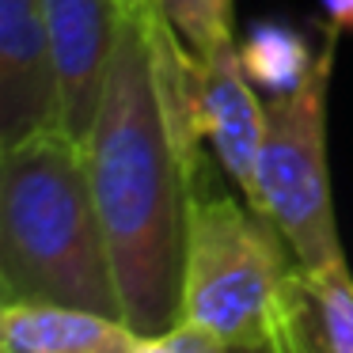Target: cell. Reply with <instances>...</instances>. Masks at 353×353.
Segmentation results:
<instances>
[{"instance_id":"obj_1","label":"cell","mask_w":353,"mask_h":353,"mask_svg":"<svg viewBox=\"0 0 353 353\" xmlns=\"http://www.w3.org/2000/svg\"><path fill=\"white\" fill-rule=\"evenodd\" d=\"M152 8L125 12L103 107L84 145L122 319L141 338L183 319L190 198L201 186V156L186 148L163 103Z\"/></svg>"},{"instance_id":"obj_2","label":"cell","mask_w":353,"mask_h":353,"mask_svg":"<svg viewBox=\"0 0 353 353\" xmlns=\"http://www.w3.org/2000/svg\"><path fill=\"white\" fill-rule=\"evenodd\" d=\"M0 304H69L122 319L88 156L65 130L0 152Z\"/></svg>"},{"instance_id":"obj_3","label":"cell","mask_w":353,"mask_h":353,"mask_svg":"<svg viewBox=\"0 0 353 353\" xmlns=\"http://www.w3.org/2000/svg\"><path fill=\"white\" fill-rule=\"evenodd\" d=\"M292 270L296 254L266 213L216 186L194 190L183 319L205 327L228 353H262Z\"/></svg>"},{"instance_id":"obj_4","label":"cell","mask_w":353,"mask_h":353,"mask_svg":"<svg viewBox=\"0 0 353 353\" xmlns=\"http://www.w3.org/2000/svg\"><path fill=\"white\" fill-rule=\"evenodd\" d=\"M338 39L342 31L327 27L307 77L292 92L266 103V133L247 198L277 224L304 270L345 262L327 171V92L334 77Z\"/></svg>"},{"instance_id":"obj_5","label":"cell","mask_w":353,"mask_h":353,"mask_svg":"<svg viewBox=\"0 0 353 353\" xmlns=\"http://www.w3.org/2000/svg\"><path fill=\"white\" fill-rule=\"evenodd\" d=\"M61 88V130L88 145L118 50L125 0H42Z\"/></svg>"},{"instance_id":"obj_6","label":"cell","mask_w":353,"mask_h":353,"mask_svg":"<svg viewBox=\"0 0 353 353\" xmlns=\"http://www.w3.org/2000/svg\"><path fill=\"white\" fill-rule=\"evenodd\" d=\"M61 130V88L42 0H0V152Z\"/></svg>"},{"instance_id":"obj_7","label":"cell","mask_w":353,"mask_h":353,"mask_svg":"<svg viewBox=\"0 0 353 353\" xmlns=\"http://www.w3.org/2000/svg\"><path fill=\"white\" fill-rule=\"evenodd\" d=\"M198 110L216 163L236 183V190L251 198L254 163L266 133V103L254 95V80L243 69L236 34L224 39L205 61H198Z\"/></svg>"},{"instance_id":"obj_8","label":"cell","mask_w":353,"mask_h":353,"mask_svg":"<svg viewBox=\"0 0 353 353\" xmlns=\"http://www.w3.org/2000/svg\"><path fill=\"white\" fill-rule=\"evenodd\" d=\"M130 323L69 304H0V353H133Z\"/></svg>"},{"instance_id":"obj_9","label":"cell","mask_w":353,"mask_h":353,"mask_svg":"<svg viewBox=\"0 0 353 353\" xmlns=\"http://www.w3.org/2000/svg\"><path fill=\"white\" fill-rule=\"evenodd\" d=\"M315 54L296 31L289 27H274V23H262L239 42V57H243V69L254 84H262L266 92L285 95L307 77Z\"/></svg>"},{"instance_id":"obj_10","label":"cell","mask_w":353,"mask_h":353,"mask_svg":"<svg viewBox=\"0 0 353 353\" xmlns=\"http://www.w3.org/2000/svg\"><path fill=\"white\" fill-rule=\"evenodd\" d=\"M152 4L194 61H205L224 39L236 34L232 0H152Z\"/></svg>"},{"instance_id":"obj_11","label":"cell","mask_w":353,"mask_h":353,"mask_svg":"<svg viewBox=\"0 0 353 353\" xmlns=\"http://www.w3.org/2000/svg\"><path fill=\"white\" fill-rule=\"evenodd\" d=\"M133 353H228L224 342H216L205 327L190 319H179L175 327L160 330V334H145L137 338Z\"/></svg>"},{"instance_id":"obj_12","label":"cell","mask_w":353,"mask_h":353,"mask_svg":"<svg viewBox=\"0 0 353 353\" xmlns=\"http://www.w3.org/2000/svg\"><path fill=\"white\" fill-rule=\"evenodd\" d=\"M323 8H327V16H330V27L353 31V0H323Z\"/></svg>"},{"instance_id":"obj_13","label":"cell","mask_w":353,"mask_h":353,"mask_svg":"<svg viewBox=\"0 0 353 353\" xmlns=\"http://www.w3.org/2000/svg\"><path fill=\"white\" fill-rule=\"evenodd\" d=\"M125 4H130V8H137V4H152V0H125Z\"/></svg>"}]
</instances>
